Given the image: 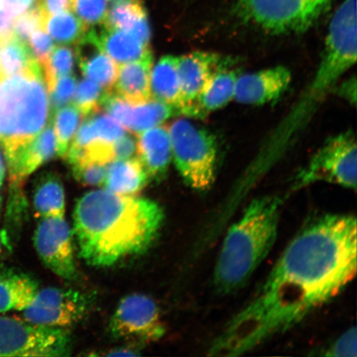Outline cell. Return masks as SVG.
Returning <instances> with one entry per match:
<instances>
[{
    "instance_id": "1",
    "label": "cell",
    "mask_w": 357,
    "mask_h": 357,
    "mask_svg": "<svg viewBox=\"0 0 357 357\" xmlns=\"http://www.w3.org/2000/svg\"><path fill=\"white\" fill-rule=\"evenodd\" d=\"M356 218L326 214L298 231L252 301L214 339L208 356H238L302 322L356 274Z\"/></svg>"
},
{
    "instance_id": "2",
    "label": "cell",
    "mask_w": 357,
    "mask_h": 357,
    "mask_svg": "<svg viewBox=\"0 0 357 357\" xmlns=\"http://www.w3.org/2000/svg\"><path fill=\"white\" fill-rule=\"evenodd\" d=\"M73 218L80 257L89 265L108 267L146 252L159 234L164 212L153 200L104 189L84 195Z\"/></svg>"
},
{
    "instance_id": "3",
    "label": "cell",
    "mask_w": 357,
    "mask_h": 357,
    "mask_svg": "<svg viewBox=\"0 0 357 357\" xmlns=\"http://www.w3.org/2000/svg\"><path fill=\"white\" fill-rule=\"evenodd\" d=\"M356 0H345L334 13L310 86L252 163L251 169L257 175L266 172L287 151L338 80L356 64Z\"/></svg>"
},
{
    "instance_id": "4",
    "label": "cell",
    "mask_w": 357,
    "mask_h": 357,
    "mask_svg": "<svg viewBox=\"0 0 357 357\" xmlns=\"http://www.w3.org/2000/svg\"><path fill=\"white\" fill-rule=\"evenodd\" d=\"M283 202L278 195L253 199L227 231L213 272L218 292L238 291L266 260L278 238Z\"/></svg>"
},
{
    "instance_id": "5",
    "label": "cell",
    "mask_w": 357,
    "mask_h": 357,
    "mask_svg": "<svg viewBox=\"0 0 357 357\" xmlns=\"http://www.w3.org/2000/svg\"><path fill=\"white\" fill-rule=\"evenodd\" d=\"M50 104L43 67L34 61L19 74L0 77V142L6 156L46 127Z\"/></svg>"
},
{
    "instance_id": "6",
    "label": "cell",
    "mask_w": 357,
    "mask_h": 357,
    "mask_svg": "<svg viewBox=\"0 0 357 357\" xmlns=\"http://www.w3.org/2000/svg\"><path fill=\"white\" fill-rule=\"evenodd\" d=\"M169 131L172 159L185 184L199 191L211 189L216 177V137L187 119L176 120Z\"/></svg>"
},
{
    "instance_id": "7",
    "label": "cell",
    "mask_w": 357,
    "mask_h": 357,
    "mask_svg": "<svg viewBox=\"0 0 357 357\" xmlns=\"http://www.w3.org/2000/svg\"><path fill=\"white\" fill-rule=\"evenodd\" d=\"M333 0H238V16L271 34L301 33L310 29Z\"/></svg>"
},
{
    "instance_id": "8",
    "label": "cell",
    "mask_w": 357,
    "mask_h": 357,
    "mask_svg": "<svg viewBox=\"0 0 357 357\" xmlns=\"http://www.w3.org/2000/svg\"><path fill=\"white\" fill-rule=\"evenodd\" d=\"M71 351L73 339L66 328L0 317V356L60 357Z\"/></svg>"
},
{
    "instance_id": "9",
    "label": "cell",
    "mask_w": 357,
    "mask_h": 357,
    "mask_svg": "<svg viewBox=\"0 0 357 357\" xmlns=\"http://www.w3.org/2000/svg\"><path fill=\"white\" fill-rule=\"evenodd\" d=\"M356 141L355 134L349 130L330 137L324 142L298 174L293 189L325 181L356 190Z\"/></svg>"
},
{
    "instance_id": "10",
    "label": "cell",
    "mask_w": 357,
    "mask_h": 357,
    "mask_svg": "<svg viewBox=\"0 0 357 357\" xmlns=\"http://www.w3.org/2000/svg\"><path fill=\"white\" fill-rule=\"evenodd\" d=\"M109 328L119 340L146 343L160 340L166 333L158 305L142 294H130L120 301Z\"/></svg>"
},
{
    "instance_id": "11",
    "label": "cell",
    "mask_w": 357,
    "mask_h": 357,
    "mask_svg": "<svg viewBox=\"0 0 357 357\" xmlns=\"http://www.w3.org/2000/svg\"><path fill=\"white\" fill-rule=\"evenodd\" d=\"M91 302L73 289H38L32 303L22 310L26 321L47 327L66 328L86 318Z\"/></svg>"
},
{
    "instance_id": "12",
    "label": "cell",
    "mask_w": 357,
    "mask_h": 357,
    "mask_svg": "<svg viewBox=\"0 0 357 357\" xmlns=\"http://www.w3.org/2000/svg\"><path fill=\"white\" fill-rule=\"evenodd\" d=\"M73 235L65 218H43L33 236L36 251L43 264L65 280L77 276Z\"/></svg>"
},
{
    "instance_id": "13",
    "label": "cell",
    "mask_w": 357,
    "mask_h": 357,
    "mask_svg": "<svg viewBox=\"0 0 357 357\" xmlns=\"http://www.w3.org/2000/svg\"><path fill=\"white\" fill-rule=\"evenodd\" d=\"M101 107L134 135L158 126L167 119L180 115L173 106L151 99L141 105H131L114 91H108Z\"/></svg>"
},
{
    "instance_id": "14",
    "label": "cell",
    "mask_w": 357,
    "mask_h": 357,
    "mask_svg": "<svg viewBox=\"0 0 357 357\" xmlns=\"http://www.w3.org/2000/svg\"><path fill=\"white\" fill-rule=\"evenodd\" d=\"M223 59L215 53L197 51L178 56V74L180 79L181 114L198 118L196 101L214 71L225 66Z\"/></svg>"
},
{
    "instance_id": "15",
    "label": "cell",
    "mask_w": 357,
    "mask_h": 357,
    "mask_svg": "<svg viewBox=\"0 0 357 357\" xmlns=\"http://www.w3.org/2000/svg\"><path fill=\"white\" fill-rule=\"evenodd\" d=\"M56 154L52 120L29 144L6 156L10 174V195L24 194L22 186L31 174Z\"/></svg>"
},
{
    "instance_id": "16",
    "label": "cell",
    "mask_w": 357,
    "mask_h": 357,
    "mask_svg": "<svg viewBox=\"0 0 357 357\" xmlns=\"http://www.w3.org/2000/svg\"><path fill=\"white\" fill-rule=\"evenodd\" d=\"M287 67L278 66L238 75L234 100L247 105H264L280 99L291 82Z\"/></svg>"
},
{
    "instance_id": "17",
    "label": "cell",
    "mask_w": 357,
    "mask_h": 357,
    "mask_svg": "<svg viewBox=\"0 0 357 357\" xmlns=\"http://www.w3.org/2000/svg\"><path fill=\"white\" fill-rule=\"evenodd\" d=\"M75 55L84 77L110 91L117 79L119 66L102 50L96 29L87 30L79 40Z\"/></svg>"
},
{
    "instance_id": "18",
    "label": "cell",
    "mask_w": 357,
    "mask_h": 357,
    "mask_svg": "<svg viewBox=\"0 0 357 357\" xmlns=\"http://www.w3.org/2000/svg\"><path fill=\"white\" fill-rule=\"evenodd\" d=\"M137 158L144 165L150 181L164 180L172 160L169 128L158 125L137 135Z\"/></svg>"
},
{
    "instance_id": "19",
    "label": "cell",
    "mask_w": 357,
    "mask_h": 357,
    "mask_svg": "<svg viewBox=\"0 0 357 357\" xmlns=\"http://www.w3.org/2000/svg\"><path fill=\"white\" fill-rule=\"evenodd\" d=\"M153 56L128 62L119 67L116 93L131 105H141L151 100V67Z\"/></svg>"
},
{
    "instance_id": "20",
    "label": "cell",
    "mask_w": 357,
    "mask_h": 357,
    "mask_svg": "<svg viewBox=\"0 0 357 357\" xmlns=\"http://www.w3.org/2000/svg\"><path fill=\"white\" fill-rule=\"evenodd\" d=\"M38 284L24 272L0 267V314L22 311L33 301Z\"/></svg>"
},
{
    "instance_id": "21",
    "label": "cell",
    "mask_w": 357,
    "mask_h": 357,
    "mask_svg": "<svg viewBox=\"0 0 357 357\" xmlns=\"http://www.w3.org/2000/svg\"><path fill=\"white\" fill-rule=\"evenodd\" d=\"M238 74L222 66L214 71L196 101L198 118L204 119L234 100Z\"/></svg>"
},
{
    "instance_id": "22",
    "label": "cell",
    "mask_w": 357,
    "mask_h": 357,
    "mask_svg": "<svg viewBox=\"0 0 357 357\" xmlns=\"http://www.w3.org/2000/svg\"><path fill=\"white\" fill-rule=\"evenodd\" d=\"M150 178L139 158L114 160L107 169L105 189L113 193L135 195L144 190Z\"/></svg>"
},
{
    "instance_id": "23",
    "label": "cell",
    "mask_w": 357,
    "mask_h": 357,
    "mask_svg": "<svg viewBox=\"0 0 357 357\" xmlns=\"http://www.w3.org/2000/svg\"><path fill=\"white\" fill-rule=\"evenodd\" d=\"M178 61V56L172 55L160 58L151 73V93L153 99L173 106L181 114L182 98Z\"/></svg>"
},
{
    "instance_id": "24",
    "label": "cell",
    "mask_w": 357,
    "mask_h": 357,
    "mask_svg": "<svg viewBox=\"0 0 357 357\" xmlns=\"http://www.w3.org/2000/svg\"><path fill=\"white\" fill-rule=\"evenodd\" d=\"M98 35L102 50L119 65L153 56L149 45L142 43L127 31L109 29L104 26Z\"/></svg>"
},
{
    "instance_id": "25",
    "label": "cell",
    "mask_w": 357,
    "mask_h": 357,
    "mask_svg": "<svg viewBox=\"0 0 357 357\" xmlns=\"http://www.w3.org/2000/svg\"><path fill=\"white\" fill-rule=\"evenodd\" d=\"M33 207L40 218H65L64 186L55 173L45 172L36 181Z\"/></svg>"
},
{
    "instance_id": "26",
    "label": "cell",
    "mask_w": 357,
    "mask_h": 357,
    "mask_svg": "<svg viewBox=\"0 0 357 357\" xmlns=\"http://www.w3.org/2000/svg\"><path fill=\"white\" fill-rule=\"evenodd\" d=\"M43 29L57 43L73 44L83 37L88 28L77 15L66 10L53 15L43 13Z\"/></svg>"
},
{
    "instance_id": "27",
    "label": "cell",
    "mask_w": 357,
    "mask_h": 357,
    "mask_svg": "<svg viewBox=\"0 0 357 357\" xmlns=\"http://www.w3.org/2000/svg\"><path fill=\"white\" fill-rule=\"evenodd\" d=\"M146 17V13L142 0H117L107 11L102 24L106 29L130 33Z\"/></svg>"
},
{
    "instance_id": "28",
    "label": "cell",
    "mask_w": 357,
    "mask_h": 357,
    "mask_svg": "<svg viewBox=\"0 0 357 357\" xmlns=\"http://www.w3.org/2000/svg\"><path fill=\"white\" fill-rule=\"evenodd\" d=\"M35 60L29 44L13 36L0 48V77L22 73Z\"/></svg>"
},
{
    "instance_id": "29",
    "label": "cell",
    "mask_w": 357,
    "mask_h": 357,
    "mask_svg": "<svg viewBox=\"0 0 357 357\" xmlns=\"http://www.w3.org/2000/svg\"><path fill=\"white\" fill-rule=\"evenodd\" d=\"M56 137V154L65 158L70 141L75 136L82 119V114L73 105L64 106L51 117Z\"/></svg>"
},
{
    "instance_id": "30",
    "label": "cell",
    "mask_w": 357,
    "mask_h": 357,
    "mask_svg": "<svg viewBox=\"0 0 357 357\" xmlns=\"http://www.w3.org/2000/svg\"><path fill=\"white\" fill-rule=\"evenodd\" d=\"M75 53L69 47L58 46L53 48L50 56L42 67L47 91H50L58 78L73 73Z\"/></svg>"
},
{
    "instance_id": "31",
    "label": "cell",
    "mask_w": 357,
    "mask_h": 357,
    "mask_svg": "<svg viewBox=\"0 0 357 357\" xmlns=\"http://www.w3.org/2000/svg\"><path fill=\"white\" fill-rule=\"evenodd\" d=\"M106 89L91 79L82 80L75 89L73 98L74 105L80 112L83 117L96 114L101 108L102 98Z\"/></svg>"
},
{
    "instance_id": "32",
    "label": "cell",
    "mask_w": 357,
    "mask_h": 357,
    "mask_svg": "<svg viewBox=\"0 0 357 357\" xmlns=\"http://www.w3.org/2000/svg\"><path fill=\"white\" fill-rule=\"evenodd\" d=\"M75 180L86 185H104L109 164L89 158L70 165Z\"/></svg>"
},
{
    "instance_id": "33",
    "label": "cell",
    "mask_w": 357,
    "mask_h": 357,
    "mask_svg": "<svg viewBox=\"0 0 357 357\" xmlns=\"http://www.w3.org/2000/svg\"><path fill=\"white\" fill-rule=\"evenodd\" d=\"M70 8L88 28L104 22L107 0H70Z\"/></svg>"
},
{
    "instance_id": "34",
    "label": "cell",
    "mask_w": 357,
    "mask_h": 357,
    "mask_svg": "<svg viewBox=\"0 0 357 357\" xmlns=\"http://www.w3.org/2000/svg\"><path fill=\"white\" fill-rule=\"evenodd\" d=\"M43 12L38 4L17 16L13 22V34L21 41L28 43L29 38L36 30L43 29Z\"/></svg>"
},
{
    "instance_id": "35",
    "label": "cell",
    "mask_w": 357,
    "mask_h": 357,
    "mask_svg": "<svg viewBox=\"0 0 357 357\" xmlns=\"http://www.w3.org/2000/svg\"><path fill=\"white\" fill-rule=\"evenodd\" d=\"M89 119L95 129L98 140L104 144L114 145L125 134L122 125L109 115H93Z\"/></svg>"
},
{
    "instance_id": "36",
    "label": "cell",
    "mask_w": 357,
    "mask_h": 357,
    "mask_svg": "<svg viewBox=\"0 0 357 357\" xmlns=\"http://www.w3.org/2000/svg\"><path fill=\"white\" fill-rule=\"evenodd\" d=\"M75 86H77V78L73 75H63L58 78L54 86L50 91V117L56 113L58 109L68 104L73 97Z\"/></svg>"
},
{
    "instance_id": "37",
    "label": "cell",
    "mask_w": 357,
    "mask_h": 357,
    "mask_svg": "<svg viewBox=\"0 0 357 357\" xmlns=\"http://www.w3.org/2000/svg\"><path fill=\"white\" fill-rule=\"evenodd\" d=\"M356 328L352 327L325 347L322 356L334 357H356L357 356Z\"/></svg>"
},
{
    "instance_id": "38",
    "label": "cell",
    "mask_w": 357,
    "mask_h": 357,
    "mask_svg": "<svg viewBox=\"0 0 357 357\" xmlns=\"http://www.w3.org/2000/svg\"><path fill=\"white\" fill-rule=\"evenodd\" d=\"M28 43L36 61L43 66L46 63L53 49L51 36L44 29H40L31 34Z\"/></svg>"
},
{
    "instance_id": "39",
    "label": "cell",
    "mask_w": 357,
    "mask_h": 357,
    "mask_svg": "<svg viewBox=\"0 0 357 357\" xmlns=\"http://www.w3.org/2000/svg\"><path fill=\"white\" fill-rule=\"evenodd\" d=\"M114 160H124L137 158V136H123L116 141L113 146Z\"/></svg>"
},
{
    "instance_id": "40",
    "label": "cell",
    "mask_w": 357,
    "mask_h": 357,
    "mask_svg": "<svg viewBox=\"0 0 357 357\" xmlns=\"http://www.w3.org/2000/svg\"><path fill=\"white\" fill-rule=\"evenodd\" d=\"M35 0H0V11L16 17L29 10Z\"/></svg>"
},
{
    "instance_id": "41",
    "label": "cell",
    "mask_w": 357,
    "mask_h": 357,
    "mask_svg": "<svg viewBox=\"0 0 357 357\" xmlns=\"http://www.w3.org/2000/svg\"><path fill=\"white\" fill-rule=\"evenodd\" d=\"M38 4L46 15L70 10V0H40Z\"/></svg>"
},
{
    "instance_id": "42",
    "label": "cell",
    "mask_w": 357,
    "mask_h": 357,
    "mask_svg": "<svg viewBox=\"0 0 357 357\" xmlns=\"http://www.w3.org/2000/svg\"><path fill=\"white\" fill-rule=\"evenodd\" d=\"M333 89H336L338 96H341L342 99L349 102L352 105H356V80L355 77L346 80L338 87L335 86Z\"/></svg>"
},
{
    "instance_id": "43",
    "label": "cell",
    "mask_w": 357,
    "mask_h": 357,
    "mask_svg": "<svg viewBox=\"0 0 357 357\" xmlns=\"http://www.w3.org/2000/svg\"><path fill=\"white\" fill-rule=\"evenodd\" d=\"M15 17H12L0 11V46L6 43L15 36L13 34V22Z\"/></svg>"
},
{
    "instance_id": "44",
    "label": "cell",
    "mask_w": 357,
    "mask_h": 357,
    "mask_svg": "<svg viewBox=\"0 0 357 357\" xmlns=\"http://www.w3.org/2000/svg\"><path fill=\"white\" fill-rule=\"evenodd\" d=\"M138 354L134 352V350L129 349V348H119L117 350L110 351L109 354H105L109 356H137Z\"/></svg>"
},
{
    "instance_id": "45",
    "label": "cell",
    "mask_w": 357,
    "mask_h": 357,
    "mask_svg": "<svg viewBox=\"0 0 357 357\" xmlns=\"http://www.w3.org/2000/svg\"><path fill=\"white\" fill-rule=\"evenodd\" d=\"M4 176H6V168H4L1 156H0V187L3 185Z\"/></svg>"
},
{
    "instance_id": "46",
    "label": "cell",
    "mask_w": 357,
    "mask_h": 357,
    "mask_svg": "<svg viewBox=\"0 0 357 357\" xmlns=\"http://www.w3.org/2000/svg\"><path fill=\"white\" fill-rule=\"evenodd\" d=\"M0 252H1V238H0Z\"/></svg>"
},
{
    "instance_id": "47",
    "label": "cell",
    "mask_w": 357,
    "mask_h": 357,
    "mask_svg": "<svg viewBox=\"0 0 357 357\" xmlns=\"http://www.w3.org/2000/svg\"><path fill=\"white\" fill-rule=\"evenodd\" d=\"M109 1H117V0H109Z\"/></svg>"
},
{
    "instance_id": "48",
    "label": "cell",
    "mask_w": 357,
    "mask_h": 357,
    "mask_svg": "<svg viewBox=\"0 0 357 357\" xmlns=\"http://www.w3.org/2000/svg\"><path fill=\"white\" fill-rule=\"evenodd\" d=\"M0 48H1V46H0Z\"/></svg>"
}]
</instances>
